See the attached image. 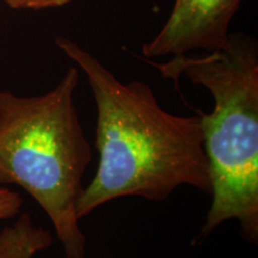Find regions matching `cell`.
I'll list each match as a JSON object with an SVG mask.
<instances>
[{"instance_id":"obj_6","label":"cell","mask_w":258,"mask_h":258,"mask_svg":"<svg viewBox=\"0 0 258 258\" xmlns=\"http://www.w3.org/2000/svg\"><path fill=\"white\" fill-rule=\"evenodd\" d=\"M23 199L18 192L12 191L8 186L0 188V220H8L21 212Z\"/></svg>"},{"instance_id":"obj_5","label":"cell","mask_w":258,"mask_h":258,"mask_svg":"<svg viewBox=\"0 0 258 258\" xmlns=\"http://www.w3.org/2000/svg\"><path fill=\"white\" fill-rule=\"evenodd\" d=\"M53 243L49 231L35 225L29 213H22L0 231V258H35Z\"/></svg>"},{"instance_id":"obj_4","label":"cell","mask_w":258,"mask_h":258,"mask_svg":"<svg viewBox=\"0 0 258 258\" xmlns=\"http://www.w3.org/2000/svg\"><path fill=\"white\" fill-rule=\"evenodd\" d=\"M243 0H175L165 24L141 49L145 60L225 49Z\"/></svg>"},{"instance_id":"obj_1","label":"cell","mask_w":258,"mask_h":258,"mask_svg":"<svg viewBox=\"0 0 258 258\" xmlns=\"http://www.w3.org/2000/svg\"><path fill=\"white\" fill-rule=\"evenodd\" d=\"M57 48L85 74L97 108L98 166L77 202V217L122 198L161 202L180 186L211 195V171L200 115L163 109L144 82L122 83L76 42L57 37Z\"/></svg>"},{"instance_id":"obj_3","label":"cell","mask_w":258,"mask_h":258,"mask_svg":"<svg viewBox=\"0 0 258 258\" xmlns=\"http://www.w3.org/2000/svg\"><path fill=\"white\" fill-rule=\"evenodd\" d=\"M78 83L74 66L44 95L0 90V188L17 185L38 203L66 258L86 256L77 202L92 150L74 104Z\"/></svg>"},{"instance_id":"obj_2","label":"cell","mask_w":258,"mask_h":258,"mask_svg":"<svg viewBox=\"0 0 258 258\" xmlns=\"http://www.w3.org/2000/svg\"><path fill=\"white\" fill-rule=\"evenodd\" d=\"M179 85L183 76L206 88L214 101L201 117L203 148L212 179V203L196 240L237 220L240 235L258 244V49L244 35H231L225 49L145 60Z\"/></svg>"},{"instance_id":"obj_7","label":"cell","mask_w":258,"mask_h":258,"mask_svg":"<svg viewBox=\"0 0 258 258\" xmlns=\"http://www.w3.org/2000/svg\"><path fill=\"white\" fill-rule=\"evenodd\" d=\"M9 8L15 10H44L67 5L72 0H3Z\"/></svg>"}]
</instances>
